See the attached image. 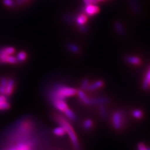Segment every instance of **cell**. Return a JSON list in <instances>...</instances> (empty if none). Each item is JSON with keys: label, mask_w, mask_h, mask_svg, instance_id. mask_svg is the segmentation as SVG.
I'll list each match as a JSON object with an SVG mask.
<instances>
[{"label": "cell", "mask_w": 150, "mask_h": 150, "mask_svg": "<svg viewBox=\"0 0 150 150\" xmlns=\"http://www.w3.org/2000/svg\"><path fill=\"white\" fill-rule=\"evenodd\" d=\"M54 120L57 122V123L61 125V126L63 127L66 131V133H67L69 135V137L71 140V142L73 144V147L75 150H80V148L79 146V143L78 141V138L75 133L74 131L71 126V125L69 124L68 120L64 119L63 116H61L59 115L56 114L54 116Z\"/></svg>", "instance_id": "cell-1"}, {"label": "cell", "mask_w": 150, "mask_h": 150, "mask_svg": "<svg viewBox=\"0 0 150 150\" xmlns=\"http://www.w3.org/2000/svg\"><path fill=\"white\" fill-rule=\"evenodd\" d=\"M77 90L73 88H70L63 85L56 86L50 93L51 99H59L65 100L68 97L73 96L77 94Z\"/></svg>", "instance_id": "cell-2"}, {"label": "cell", "mask_w": 150, "mask_h": 150, "mask_svg": "<svg viewBox=\"0 0 150 150\" xmlns=\"http://www.w3.org/2000/svg\"><path fill=\"white\" fill-rule=\"evenodd\" d=\"M112 126L115 129L120 130L123 125V116L122 112L120 111L115 112L112 117Z\"/></svg>", "instance_id": "cell-3"}, {"label": "cell", "mask_w": 150, "mask_h": 150, "mask_svg": "<svg viewBox=\"0 0 150 150\" xmlns=\"http://www.w3.org/2000/svg\"><path fill=\"white\" fill-rule=\"evenodd\" d=\"M84 14L85 15L89 16H95L100 12V8L96 4H88V5H85L84 8Z\"/></svg>", "instance_id": "cell-4"}, {"label": "cell", "mask_w": 150, "mask_h": 150, "mask_svg": "<svg viewBox=\"0 0 150 150\" xmlns=\"http://www.w3.org/2000/svg\"><path fill=\"white\" fill-rule=\"evenodd\" d=\"M51 103L53 105V106L55 107L56 109L58 110H59L61 111H64L66 109L68 108V105L64 100L56 99V98H54V99H51Z\"/></svg>", "instance_id": "cell-5"}, {"label": "cell", "mask_w": 150, "mask_h": 150, "mask_svg": "<svg viewBox=\"0 0 150 150\" xmlns=\"http://www.w3.org/2000/svg\"><path fill=\"white\" fill-rule=\"evenodd\" d=\"M17 62L16 58L15 56L12 55H7L0 51V63L15 64Z\"/></svg>", "instance_id": "cell-6"}, {"label": "cell", "mask_w": 150, "mask_h": 150, "mask_svg": "<svg viewBox=\"0 0 150 150\" xmlns=\"http://www.w3.org/2000/svg\"><path fill=\"white\" fill-rule=\"evenodd\" d=\"M15 84V81L13 79L10 78L8 79L7 84L5 87V94H4V95H6V96H10L14 90Z\"/></svg>", "instance_id": "cell-7"}, {"label": "cell", "mask_w": 150, "mask_h": 150, "mask_svg": "<svg viewBox=\"0 0 150 150\" xmlns=\"http://www.w3.org/2000/svg\"><path fill=\"white\" fill-rule=\"evenodd\" d=\"M79 100H81V101L84 103V105H91V99H90L86 95L85 93L83 92V90H79L77 91V94Z\"/></svg>", "instance_id": "cell-8"}, {"label": "cell", "mask_w": 150, "mask_h": 150, "mask_svg": "<svg viewBox=\"0 0 150 150\" xmlns=\"http://www.w3.org/2000/svg\"><path fill=\"white\" fill-rule=\"evenodd\" d=\"M109 99L106 97L96 98L91 100V105H102L109 102Z\"/></svg>", "instance_id": "cell-9"}, {"label": "cell", "mask_w": 150, "mask_h": 150, "mask_svg": "<svg viewBox=\"0 0 150 150\" xmlns=\"http://www.w3.org/2000/svg\"><path fill=\"white\" fill-rule=\"evenodd\" d=\"M104 86V82L102 80H98L92 84H90L87 88L88 91H94L97 89H100Z\"/></svg>", "instance_id": "cell-10"}, {"label": "cell", "mask_w": 150, "mask_h": 150, "mask_svg": "<svg viewBox=\"0 0 150 150\" xmlns=\"http://www.w3.org/2000/svg\"><path fill=\"white\" fill-rule=\"evenodd\" d=\"M87 21H88V17H87V15H85V14H80V15H79L76 18V23L79 26L85 25Z\"/></svg>", "instance_id": "cell-11"}, {"label": "cell", "mask_w": 150, "mask_h": 150, "mask_svg": "<svg viewBox=\"0 0 150 150\" xmlns=\"http://www.w3.org/2000/svg\"><path fill=\"white\" fill-rule=\"evenodd\" d=\"M125 60L126 62L129 64L134 65H139L141 64V59L137 57V56H128L125 58Z\"/></svg>", "instance_id": "cell-12"}, {"label": "cell", "mask_w": 150, "mask_h": 150, "mask_svg": "<svg viewBox=\"0 0 150 150\" xmlns=\"http://www.w3.org/2000/svg\"><path fill=\"white\" fill-rule=\"evenodd\" d=\"M149 83H150V71L149 68H148V71L145 74V77L144 78L143 83V88L144 90H147L149 87Z\"/></svg>", "instance_id": "cell-13"}, {"label": "cell", "mask_w": 150, "mask_h": 150, "mask_svg": "<svg viewBox=\"0 0 150 150\" xmlns=\"http://www.w3.org/2000/svg\"><path fill=\"white\" fill-rule=\"evenodd\" d=\"M115 27L116 29V31L117 32V33H118L119 35L123 36L125 35V30H124L123 26L120 22H119V21L116 22L115 25Z\"/></svg>", "instance_id": "cell-14"}, {"label": "cell", "mask_w": 150, "mask_h": 150, "mask_svg": "<svg viewBox=\"0 0 150 150\" xmlns=\"http://www.w3.org/2000/svg\"><path fill=\"white\" fill-rule=\"evenodd\" d=\"M63 112L64 113V115H66V116L68 117V118L69 120H71V121H73L76 120V115H74V113L71 111V110H70L69 108H68L66 109L63 111Z\"/></svg>", "instance_id": "cell-15"}, {"label": "cell", "mask_w": 150, "mask_h": 150, "mask_svg": "<svg viewBox=\"0 0 150 150\" xmlns=\"http://www.w3.org/2000/svg\"><path fill=\"white\" fill-rule=\"evenodd\" d=\"M131 8L134 13L138 14L139 12V7L136 0H129Z\"/></svg>", "instance_id": "cell-16"}, {"label": "cell", "mask_w": 150, "mask_h": 150, "mask_svg": "<svg viewBox=\"0 0 150 150\" xmlns=\"http://www.w3.org/2000/svg\"><path fill=\"white\" fill-rule=\"evenodd\" d=\"M53 132L55 135L62 137V136H63L66 133V131L63 127H62V126H60V127L54 128L53 131Z\"/></svg>", "instance_id": "cell-17"}, {"label": "cell", "mask_w": 150, "mask_h": 150, "mask_svg": "<svg viewBox=\"0 0 150 150\" xmlns=\"http://www.w3.org/2000/svg\"><path fill=\"white\" fill-rule=\"evenodd\" d=\"M0 51L7 55H11L15 53V50L13 47H6V48H3L0 50Z\"/></svg>", "instance_id": "cell-18"}, {"label": "cell", "mask_w": 150, "mask_h": 150, "mask_svg": "<svg viewBox=\"0 0 150 150\" xmlns=\"http://www.w3.org/2000/svg\"><path fill=\"white\" fill-rule=\"evenodd\" d=\"M93 126V122L91 119H87L84 121L83 126L84 129L89 130Z\"/></svg>", "instance_id": "cell-19"}, {"label": "cell", "mask_w": 150, "mask_h": 150, "mask_svg": "<svg viewBox=\"0 0 150 150\" xmlns=\"http://www.w3.org/2000/svg\"><path fill=\"white\" fill-rule=\"evenodd\" d=\"M26 57H27V54L25 51H21V52H20L17 54V56H16L17 62H25L26 59Z\"/></svg>", "instance_id": "cell-20"}, {"label": "cell", "mask_w": 150, "mask_h": 150, "mask_svg": "<svg viewBox=\"0 0 150 150\" xmlns=\"http://www.w3.org/2000/svg\"><path fill=\"white\" fill-rule=\"evenodd\" d=\"M132 115L134 118L139 120V119H141L143 118V112L139 110H134L132 112Z\"/></svg>", "instance_id": "cell-21"}, {"label": "cell", "mask_w": 150, "mask_h": 150, "mask_svg": "<svg viewBox=\"0 0 150 150\" xmlns=\"http://www.w3.org/2000/svg\"><path fill=\"white\" fill-rule=\"evenodd\" d=\"M99 110H100V115L101 116V117L103 118H106L107 117V112H106V110L105 108V106L102 105H99Z\"/></svg>", "instance_id": "cell-22"}, {"label": "cell", "mask_w": 150, "mask_h": 150, "mask_svg": "<svg viewBox=\"0 0 150 150\" xmlns=\"http://www.w3.org/2000/svg\"><path fill=\"white\" fill-rule=\"evenodd\" d=\"M68 48L73 53H78L79 51V47L74 44H69L68 45Z\"/></svg>", "instance_id": "cell-23"}, {"label": "cell", "mask_w": 150, "mask_h": 150, "mask_svg": "<svg viewBox=\"0 0 150 150\" xmlns=\"http://www.w3.org/2000/svg\"><path fill=\"white\" fill-rule=\"evenodd\" d=\"M10 108V104L8 102H0V110H6Z\"/></svg>", "instance_id": "cell-24"}, {"label": "cell", "mask_w": 150, "mask_h": 150, "mask_svg": "<svg viewBox=\"0 0 150 150\" xmlns=\"http://www.w3.org/2000/svg\"><path fill=\"white\" fill-rule=\"evenodd\" d=\"M90 84V81L88 79H83V81H82L81 84V90H87V88Z\"/></svg>", "instance_id": "cell-25"}, {"label": "cell", "mask_w": 150, "mask_h": 150, "mask_svg": "<svg viewBox=\"0 0 150 150\" xmlns=\"http://www.w3.org/2000/svg\"><path fill=\"white\" fill-rule=\"evenodd\" d=\"M7 82H8V79L6 78H1V79H0V86L1 87L5 88L6 84H7Z\"/></svg>", "instance_id": "cell-26"}, {"label": "cell", "mask_w": 150, "mask_h": 150, "mask_svg": "<svg viewBox=\"0 0 150 150\" xmlns=\"http://www.w3.org/2000/svg\"><path fill=\"white\" fill-rule=\"evenodd\" d=\"M3 3L8 7L14 6V2L13 0H3Z\"/></svg>", "instance_id": "cell-27"}, {"label": "cell", "mask_w": 150, "mask_h": 150, "mask_svg": "<svg viewBox=\"0 0 150 150\" xmlns=\"http://www.w3.org/2000/svg\"><path fill=\"white\" fill-rule=\"evenodd\" d=\"M84 4L88 5V4H96L98 3L97 0H83Z\"/></svg>", "instance_id": "cell-28"}, {"label": "cell", "mask_w": 150, "mask_h": 150, "mask_svg": "<svg viewBox=\"0 0 150 150\" xmlns=\"http://www.w3.org/2000/svg\"><path fill=\"white\" fill-rule=\"evenodd\" d=\"M138 150H149V148L148 147L146 148L145 146V145L143 143H139L138 144Z\"/></svg>", "instance_id": "cell-29"}, {"label": "cell", "mask_w": 150, "mask_h": 150, "mask_svg": "<svg viewBox=\"0 0 150 150\" xmlns=\"http://www.w3.org/2000/svg\"><path fill=\"white\" fill-rule=\"evenodd\" d=\"M7 98L4 95H2V94H0V102H5L7 101Z\"/></svg>", "instance_id": "cell-30"}, {"label": "cell", "mask_w": 150, "mask_h": 150, "mask_svg": "<svg viewBox=\"0 0 150 150\" xmlns=\"http://www.w3.org/2000/svg\"><path fill=\"white\" fill-rule=\"evenodd\" d=\"M28 1H29V0H16V2L18 5H21V4L25 3Z\"/></svg>", "instance_id": "cell-31"}, {"label": "cell", "mask_w": 150, "mask_h": 150, "mask_svg": "<svg viewBox=\"0 0 150 150\" xmlns=\"http://www.w3.org/2000/svg\"><path fill=\"white\" fill-rule=\"evenodd\" d=\"M98 1H105V0H97Z\"/></svg>", "instance_id": "cell-32"}]
</instances>
